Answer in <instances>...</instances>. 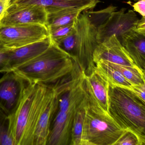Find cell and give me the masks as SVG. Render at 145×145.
Instances as JSON below:
<instances>
[{
  "label": "cell",
  "mask_w": 145,
  "mask_h": 145,
  "mask_svg": "<svg viewBox=\"0 0 145 145\" xmlns=\"http://www.w3.org/2000/svg\"><path fill=\"white\" fill-rule=\"evenodd\" d=\"M86 104L77 111L73 118L70 145H82L84 121Z\"/></svg>",
  "instance_id": "obj_21"
},
{
  "label": "cell",
  "mask_w": 145,
  "mask_h": 145,
  "mask_svg": "<svg viewBox=\"0 0 145 145\" xmlns=\"http://www.w3.org/2000/svg\"><path fill=\"white\" fill-rule=\"evenodd\" d=\"M100 0H11L7 9L33 6L45 7L72 8L84 11L93 9Z\"/></svg>",
  "instance_id": "obj_15"
},
{
  "label": "cell",
  "mask_w": 145,
  "mask_h": 145,
  "mask_svg": "<svg viewBox=\"0 0 145 145\" xmlns=\"http://www.w3.org/2000/svg\"><path fill=\"white\" fill-rule=\"evenodd\" d=\"M29 83L14 71L6 72L0 78V109L14 116Z\"/></svg>",
  "instance_id": "obj_7"
},
{
  "label": "cell",
  "mask_w": 145,
  "mask_h": 145,
  "mask_svg": "<svg viewBox=\"0 0 145 145\" xmlns=\"http://www.w3.org/2000/svg\"><path fill=\"white\" fill-rule=\"evenodd\" d=\"M8 50L0 41V72H7L6 67L7 63Z\"/></svg>",
  "instance_id": "obj_27"
},
{
  "label": "cell",
  "mask_w": 145,
  "mask_h": 145,
  "mask_svg": "<svg viewBox=\"0 0 145 145\" xmlns=\"http://www.w3.org/2000/svg\"><path fill=\"white\" fill-rule=\"evenodd\" d=\"M49 36V30L43 25L0 24V41L8 49L39 41Z\"/></svg>",
  "instance_id": "obj_6"
},
{
  "label": "cell",
  "mask_w": 145,
  "mask_h": 145,
  "mask_svg": "<svg viewBox=\"0 0 145 145\" xmlns=\"http://www.w3.org/2000/svg\"><path fill=\"white\" fill-rule=\"evenodd\" d=\"M0 145H16L14 132V116L0 109Z\"/></svg>",
  "instance_id": "obj_20"
},
{
  "label": "cell",
  "mask_w": 145,
  "mask_h": 145,
  "mask_svg": "<svg viewBox=\"0 0 145 145\" xmlns=\"http://www.w3.org/2000/svg\"><path fill=\"white\" fill-rule=\"evenodd\" d=\"M46 8L48 14L46 26L48 30L71 24L84 11L72 8Z\"/></svg>",
  "instance_id": "obj_18"
},
{
  "label": "cell",
  "mask_w": 145,
  "mask_h": 145,
  "mask_svg": "<svg viewBox=\"0 0 145 145\" xmlns=\"http://www.w3.org/2000/svg\"><path fill=\"white\" fill-rule=\"evenodd\" d=\"M144 71H145V70H144Z\"/></svg>",
  "instance_id": "obj_33"
},
{
  "label": "cell",
  "mask_w": 145,
  "mask_h": 145,
  "mask_svg": "<svg viewBox=\"0 0 145 145\" xmlns=\"http://www.w3.org/2000/svg\"><path fill=\"white\" fill-rule=\"evenodd\" d=\"M109 112L125 130L134 133L145 145V103L129 89L109 87Z\"/></svg>",
  "instance_id": "obj_3"
},
{
  "label": "cell",
  "mask_w": 145,
  "mask_h": 145,
  "mask_svg": "<svg viewBox=\"0 0 145 145\" xmlns=\"http://www.w3.org/2000/svg\"><path fill=\"white\" fill-rule=\"evenodd\" d=\"M10 1L11 0H0V21L4 16Z\"/></svg>",
  "instance_id": "obj_30"
},
{
  "label": "cell",
  "mask_w": 145,
  "mask_h": 145,
  "mask_svg": "<svg viewBox=\"0 0 145 145\" xmlns=\"http://www.w3.org/2000/svg\"><path fill=\"white\" fill-rule=\"evenodd\" d=\"M143 77L144 79L143 84L140 85H133L129 89L135 93L145 103V74L144 71Z\"/></svg>",
  "instance_id": "obj_28"
},
{
  "label": "cell",
  "mask_w": 145,
  "mask_h": 145,
  "mask_svg": "<svg viewBox=\"0 0 145 145\" xmlns=\"http://www.w3.org/2000/svg\"><path fill=\"white\" fill-rule=\"evenodd\" d=\"M47 12L45 7L33 6L7 9L0 21L1 25L38 24L46 26Z\"/></svg>",
  "instance_id": "obj_11"
},
{
  "label": "cell",
  "mask_w": 145,
  "mask_h": 145,
  "mask_svg": "<svg viewBox=\"0 0 145 145\" xmlns=\"http://www.w3.org/2000/svg\"><path fill=\"white\" fill-rule=\"evenodd\" d=\"M57 82L54 84V90L46 106L43 110L37 123L33 145H47L54 115L57 105Z\"/></svg>",
  "instance_id": "obj_16"
},
{
  "label": "cell",
  "mask_w": 145,
  "mask_h": 145,
  "mask_svg": "<svg viewBox=\"0 0 145 145\" xmlns=\"http://www.w3.org/2000/svg\"><path fill=\"white\" fill-rule=\"evenodd\" d=\"M54 84H37L23 145H33L34 135L39 118L52 96Z\"/></svg>",
  "instance_id": "obj_10"
},
{
  "label": "cell",
  "mask_w": 145,
  "mask_h": 145,
  "mask_svg": "<svg viewBox=\"0 0 145 145\" xmlns=\"http://www.w3.org/2000/svg\"><path fill=\"white\" fill-rule=\"evenodd\" d=\"M76 21L71 24L49 30V36L54 41H57L68 35L76 26Z\"/></svg>",
  "instance_id": "obj_25"
},
{
  "label": "cell",
  "mask_w": 145,
  "mask_h": 145,
  "mask_svg": "<svg viewBox=\"0 0 145 145\" xmlns=\"http://www.w3.org/2000/svg\"><path fill=\"white\" fill-rule=\"evenodd\" d=\"M126 10L122 8L114 11L105 23L97 28L99 43L112 35L116 36L121 42L125 35L135 30L139 20L134 11L129 10L125 12Z\"/></svg>",
  "instance_id": "obj_8"
},
{
  "label": "cell",
  "mask_w": 145,
  "mask_h": 145,
  "mask_svg": "<svg viewBox=\"0 0 145 145\" xmlns=\"http://www.w3.org/2000/svg\"><path fill=\"white\" fill-rule=\"evenodd\" d=\"M75 66L71 55L52 40L43 52L13 71L29 83L52 85L69 75Z\"/></svg>",
  "instance_id": "obj_2"
},
{
  "label": "cell",
  "mask_w": 145,
  "mask_h": 145,
  "mask_svg": "<svg viewBox=\"0 0 145 145\" xmlns=\"http://www.w3.org/2000/svg\"><path fill=\"white\" fill-rule=\"evenodd\" d=\"M85 73L78 64L67 77L57 83V105L47 145H70L73 118L88 100Z\"/></svg>",
  "instance_id": "obj_1"
},
{
  "label": "cell",
  "mask_w": 145,
  "mask_h": 145,
  "mask_svg": "<svg viewBox=\"0 0 145 145\" xmlns=\"http://www.w3.org/2000/svg\"><path fill=\"white\" fill-rule=\"evenodd\" d=\"M76 28L77 39L75 61L87 75L93 71L95 65L93 54L99 44L97 39V27L91 22L85 11L76 20Z\"/></svg>",
  "instance_id": "obj_5"
},
{
  "label": "cell",
  "mask_w": 145,
  "mask_h": 145,
  "mask_svg": "<svg viewBox=\"0 0 145 145\" xmlns=\"http://www.w3.org/2000/svg\"><path fill=\"white\" fill-rule=\"evenodd\" d=\"M93 70L105 80L110 87L129 89L133 86L119 71L105 61H99L96 63Z\"/></svg>",
  "instance_id": "obj_19"
},
{
  "label": "cell",
  "mask_w": 145,
  "mask_h": 145,
  "mask_svg": "<svg viewBox=\"0 0 145 145\" xmlns=\"http://www.w3.org/2000/svg\"><path fill=\"white\" fill-rule=\"evenodd\" d=\"M84 84L90 104L109 112L110 86L108 83L93 70L89 74H85Z\"/></svg>",
  "instance_id": "obj_13"
},
{
  "label": "cell",
  "mask_w": 145,
  "mask_h": 145,
  "mask_svg": "<svg viewBox=\"0 0 145 145\" xmlns=\"http://www.w3.org/2000/svg\"><path fill=\"white\" fill-rule=\"evenodd\" d=\"M144 72L145 74V71H144Z\"/></svg>",
  "instance_id": "obj_32"
},
{
  "label": "cell",
  "mask_w": 145,
  "mask_h": 145,
  "mask_svg": "<svg viewBox=\"0 0 145 145\" xmlns=\"http://www.w3.org/2000/svg\"><path fill=\"white\" fill-rule=\"evenodd\" d=\"M135 12L145 17V0H140L133 5Z\"/></svg>",
  "instance_id": "obj_29"
},
{
  "label": "cell",
  "mask_w": 145,
  "mask_h": 145,
  "mask_svg": "<svg viewBox=\"0 0 145 145\" xmlns=\"http://www.w3.org/2000/svg\"><path fill=\"white\" fill-rule=\"evenodd\" d=\"M77 32L76 26L69 34L60 40L54 41L62 49L69 54L75 61L76 44Z\"/></svg>",
  "instance_id": "obj_23"
},
{
  "label": "cell",
  "mask_w": 145,
  "mask_h": 145,
  "mask_svg": "<svg viewBox=\"0 0 145 145\" xmlns=\"http://www.w3.org/2000/svg\"><path fill=\"white\" fill-rule=\"evenodd\" d=\"M105 62L119 71L133 85H140L144 83L143 71L138 67L125 66Z\"/></svg>",
  "instance_id": "obj_22"
},
{
  "label": "cell",
  "mask_w": 145,
  "mask_h": 145,
  "mask_svg": "<svg viewBox=\"0 0 145 145\" xmlns=\"http://www.w3.org/2000/svg\"><path fill=\"white\" fill-rule=\"evenodd\" d=\"M135 30L138 32H145V17L139 20Z\"/></svg>",
  "instance_id": "obj_31"
},
{
  "label": "cell",
  "mask_w": 145,
  "mask_h": 145,
  "mask_svg": "<svg viewBox=\"0 0 145 145\" xmlns=\"http://www.w3.org/2000/svg\"><path fill=\"white\" fill-rule=\"evenodd\" d=\"M52 42L49 36L39 41L18 48L8 49L6 72L13 71L21 65L37 57L50 47Z\"/></svg>",
  "instance_id": "obj_12"
},
{
  "label": "cell",
  "mask_w": 145,
  "mask_h": 145,
  "mask_svg": "<svg viewBox=\"0 0 145 145\" xmlns=\"http://www.w3.org/2000/svg\"><path fill=\"white\" fill-rule=\"evenodd\" d=\"M126 131L109 112L93 105L88 98L85 106L82 145H115Z\"/></svg>",
  "instance_id": "obj_4"
},
{
  "label": "cell",
  "mask_w": 145,
  "mask_h": 145,
  "mask_svg": "<svg viewBox=\"0 0 145 145\" xmlns=\"http://www.w3.org/2000/svg\"><path fill=\"white\" fill-rule=\"evenodd\" d=\"M37 84L29 83L14 115V137L16 145H23Z\"/></svg>",
  "instance_id": "obj_14"
},
{
  "label": "cell",
  "mask_w": 145,
  "mask_h": 145,
  "mask_svg": "<svg viewBox=\"0 0 145 145\" xmlns=\"http://www.w3.org/2000/svg\"><path fill=\"white\" fill-rule=\"evenodd\" d=\"M116 7L111 5L100 11H85L91 22L98 28L108 19L112 13L116 11Z\"/></svg>",
  "instance_id": "obj_24"
},
{
  "label": "cell",
  "mask_w": 145,
  "mask_h": 145,
  "mask_svg": "<svg viewBox=\"0 0 145 145\" xmlns=\"http://www.w3.org/2000/svg\"><path fill=\"white\" fill-rule=\"evenodd\" d=\"M93 61L95 64L104 61L125 66H137L115 35L98 44L94 52Z\"/></svg>",
  "instance_id": "obj_9"
},
{
  "label": "cell",
  "mask_w": 145,
  "mask_h": 145,
  "mask_svg": "<svg viewBox=\"0 0 145 145\" xmlns=\"http://www.w3.org/2000/svg\"><path fill=\"white\" fill-rule=\"evenodd\" d=\"M121 42L136 66L144 71L145 32L133 30L123 37Z\"/></svg>",
  "instance_id": "obj_17"
},
{
  "label": "cell",
  "mask_w": 145,
  "mask_h": 145,
  "mask_svg": "<svg viewBox=\"0 0 145 145\" xmlns=\"http://www.w3.org/2000/svg\"><path fill=\"white\" fill-rule=\"evenodd\" d=\"M115 145H140L138 136L133 132L127 130Z\"/></svg>",
  "instance_id": "obj_26"
}]
</instances>
